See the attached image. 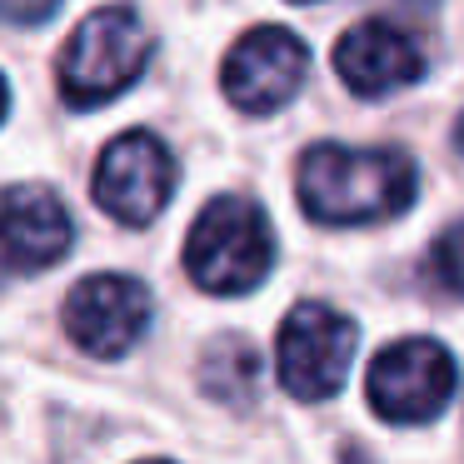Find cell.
Here are the masks:
<instances>
[{
	"label": "cell",
	"mask_w": 464,
	"mask_h": 464,
	"mask_svg": "<svg viewBox=\"0 0 464 464\" xmlns=\"http://www.w3.org/2000/svg\"><path fill=\"white\" fill-rule=\"evenodd\" d=\"M295 195L320 225H380L410 210L414 165L400 150H354L324 140L300 155Z\"/></svg>",
	"instance_id": "6da1fadb"
},
{
	"label": "cell",
	"mask_w": 464,
	"mask_h": 464,
	"mask_svg": "<svg viewBox=\"0 0 464 464\" xmlns=\"http://www.w3.org/2000/svg\"><path fill=\"white\" fill-rule=\"evenodd\" d=\"M95 205L121 225H150L175 195V160L160 135L125 130L101 150L95 165Z\"/></svg>",
	"instance_id": "8992f818"
},
{
	"label": "cell",
	"mask_w": 464,
	"mask_h": 464,
	"mask_svg": "<svg viewBox=\"0 0 464 464\" xmlns=\"http://www.w3.org/2000/svg\"><path fill=\"white\" fill-rule=\"evenodd\" d=\"M304 75H310V51L285 25H255L250 35L235 41V51L220 65L225 101L245 115H270L290 105Z\"/></svg>",
	"instance_id": "ba28073f"
},
{
	"label": "cell",
	"mask_w": 464,
	"mask_h": 464,
	"mask_svg": "<svg viewBox=\"0 0 464 464\" xmlns=\"http://www.w3.org/2000/svg\"><path fill=\"white\" fill-rule=\"evenodd\" d=\"M454 150L464 155V115H459V125H454Z\"/></svg>",
	"instance_id": "9a60e30c"
},
{
	"label": "cell",
	"mask_w": 464,
	"mask_h": 464,
	"mask_svg": "<svg viewBox=\"0 0 464 464\" xmlns=\"http://www.w3.org/2000/svg\"><path fill=\"white\" fill-rule=\"evenodd\" d=\"M185 270L210 295H250L275 270L270 215L240 195H215L185 235Z\"/></svg>",
	"instance_id": "7a4b0ae2"
},
{
	"label": "cell",
	"mask_w": 464,
	"mask_h": 464,
	"mask_svg": "<svg viewBox=\"0 0 464 464\" xmlns=\"http://www.w3.org/2000/svg\"><path fill=\"white\" fill-rule=\"evenodd\" d=\"M354 350H360V324L350 314L320 300H300L275 334V370L295 400H330L350 380Z\"/></svg>",
	"instance_id": "277c9868"
},
{
	"label": "cell",
	"mask_w": 464,
	"mask_h": 464,
	"mask_svg": "<svg viewBox=\"0 0 464 464\" xmlns=\"http://www.w3.org/2000/svg\"><path fill=\"white\" fill-rule=\"evenodd\" d=\"M430 275L444 285L450 295H459L464 300V220H454L450 230L434 240V250H430Z\"/></svg>",
	"instance_id": "7c38bea8"
},
{
	"label": "cell",
	"mask_w": 464,
	"mask_h": 464,
	"mask_svg": "<svg viewBox=\"0 0 464 464\" xmlns=\"http://www.w3.org/2000/svg\"><path fill=\"white\" fill-rule=\"evenodd\" d=\"M200 384H205V394L220 400V404H250L255 384H260L255 344L240 340V334H220L200 360Z\"/></svg>",
	"instance_id": "8fae6325"
},
{
	"label": "cell",
	"mask_w": 464,
	"mask_h": 464,
	"mask_svg": "<svg viewBox=\"0 0 464 464\" xmlns=\"http://www.w3.org/2000/svg\"><path fill=\"white\" fill-rule=\"evenodd\" d=\"M454 394V354L430 334L394 340L364 374V400L384 424H430Z\"/></svg>",
	"instance_id": "5b68a950"
},
{
	"label": "cell",
	"mask_w": 464,
	"mask_h": 464,
	"mask_svg": "<svg viewBox=\"0 0 464 464\" xmlns=\"http://www.w3.org/2000/svg\"><path fill=\"white\" fill-rule=\"evenodd\" d=\"M145 65H150V31L140 25V15L125 5H101L75 25L61 51V65H55L61 101L71 111H95L130 91Z\"/></svg>",
	"instance_id": "3957f363"
},
{
	"label": "cell",
	"mask_w": 464,
	"mask_h": 464,
	"mask_svg": "<svg viewBox=\"0 0 464 464\" xmlns=\"http://www.w3.org/2000/svg\"><path fill=\"white\" fill-rule=\"evenodd\" d=\"M424 65H430L424 45L410 31H400L394 21H360L334 45V71L364 101H380V95L414 85L424 75Z\"/></svg>",
	"instance_id": "9c48e42d"
},
{
	"label": "cell",
	"mask_w": 464,
	"mask_h": 464,
	"mask_svg": "<svg viewBox=\"0 0 464 464\" xmlns=\"http://www.w3.org/2000/svg\"><path fill=\"white\" fill-rule=\"evenodd\" d=\"M295 5H314V0H295Z\"/></svg>",
	"instance_id": "e0dca14e"
},
{
	"label": "cell",
	"mask_w": 464,
	"mask_h": 464,
	"mask_svg": "<svg viewBox=\"0 0 464 464\" xmlns=\"http://www.w3.org/2000/svg\"><path fill=\"white\" fill-rule=\"evenodd\" d=\"M55 5H61V0H0V11H5L11 25H41L55 15Z\"/></svg>",
	"instance_id": "4fadbf2b"
},
{
	"label": "cell",
	"mask_w": 464,
	"mask_h": 464,
	"mask_svg": "<svg viewBox=\"0 0 464 464\" xmlns=\"http://www.w3.org/2000/svg\"><path fill=\"white\" fill-rule=\"evenodd\" d=\"M390 5H404V11H430L434 0H390Z\"/></svg>",
	"instance_id": "5bb4252c"
},
{
	"label": "cell",
	"mask_w": 464,
	"mask_h": 464,
	"mask_svg": "<svg viewBox=\"0 0 464 464\" xmlns=\"http://www.w3.org/2000/svg\"><path fill=\"white\" fill-rule=\"evenodd\" d=\"M5 265L11 275H35L45 265L65 260V250L75 245V225L65 215L61 195L45 185H11L5 190Z\"/></svg>",
	"instance_id": "30bf717a"
},
{
	"label": "cell",
	"mask_w": 464,
	"mask_h": 464,
	"mask_svg": "<svg viewBox=\"0 0 464 464\" xmlns=\"http://www.w3.org/2000/svg\"><path fill=\"white\" fill-rule=\"evenodd\" d=\"M61 320L91 360H121L145 340L155 320V300L130 275H91L65 295Z\"/></svg>",
	"instance_id": "52a82bcc"
},
{
	"label": "cell",
	"mask_w": 464,
	"mask_h": 464,
	"mask_svg": "<svg viewBox=\"0 0 464 464\" xmlns=\"http://www.w3.org/2000/svg\"><path fill=\"white\" fill-rule=\"evenodd\" d=\"M140 464H170V459H140Z\"/></svg>",
	"instance_id": "2e32d148"
}]
</instances>
